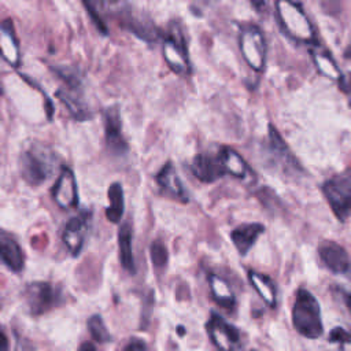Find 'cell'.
I'll return each mask as SVG.
<instances>
[{
  "label": "cell",
  "mask_w": 351,
  "mask_h": 351,
  "mask_svg": "<svg viewBox=\"0 0 351 351\" xmlns=\"http://www.w3.org/2000/svg\"><path fill=\"white\" fill-rule=\"evenodd\" d=\"M56 152L45 143L33 141L19 155L18 167L21 177L33 186L44 184L55 173Z\"/></svg>",
  "instance_id": "6da1fadb"
},
{
  "label": "cell",
  "mask_w": 351,
  "mask_h": 351,
  "mask_svg": "<svg viewBox=\"0 0 351 351\" xmlns=\"http://www.w3.org/2000/svg\"><path fill=\"white\" fill-rule=\"evenodd\" d=\"M292 324L299 335L307 339H318L324 333L319 303L315 296L300 288L292 306Z\"/></svg>",
  "instance_id": "7a4b0ae2"
},
{
  "label": "cell",
  "mask_w": 351,
  "mask_h": 351,
  "mask_svg": "<svg viewBox=\"0 0 351 351\" xmlns=\"http://www.w3.org/2000/svg\"><path fill=\"white\" fill-rule=\"evenodd\" d=\"M276 15L280 27L289 38L303 44H315V30L300 3L277 1Z\"/></svg>",
  "instance_id": "3957f363"
},
{
  "label": "cell",
  "mask_w": 351,
  "mask_h": 351,
  "mask_svg": "<svg viewBox=\"0 0 351 351\" xmlns=\"http://www.w3.org/2000/svg\"><path fill=\"white\" fill-rule=\"evenodd\" d=\"M162 53L166 64L178 75H189L192 71L188 55V45L178 22L173 21L162 40Z\"/></svg>",
  "instance_id": "277c9868"
},
{
  "label": "cell",
  "mask_w": 351,
  "mask_h": 351,
  "mask_svg": "<svg viewBox=\"0 0 351 351\" xmlns=\"http://www.w3.org/2000/svg\"><path fill=\"white\" fill-rule=\"evenodd\" d=\"M239 49L245 63L256 73H262L266 66L267 45L262 29L251 22L239 26Z\"/></svg>",
  "instance_id": "5b68a950"
},
{
  "label": "cell",
  "mask_w": 351,
  "mask_h": 351,
  "mask_svg": "<svg viewBox=\"0 0 351 351\" xmlns=\"http://www.w3.org/2000/svg\"><path fill=\"white\" fill-rule=\"evenodd\" d=\"M23 299L30 314L41 315L58 307L63 300V295L60 288L51 282L33 281L26 285Z\"/></svg>",
  "instance_id": "8992f818"
},
{
  "label": "cell",
  "mask_w": 351,
  "mask_h": 351,
  "mask_svg": "<svg viewBox=\"0 0 351 351\" xmlns=\"http://www.w3.org/2000/svg\"><path fill=\"white\" fill-rule=\"evenodd\" d=\"M322 192L337 219L346 221L351 214V176H333L324 182Z\"/></svg>",
  "instance_id": "52a82bcc"
},
{
  "label": "cell",
  "mask_w": 351,
  "mask_h": 351,
  "mask_svg": "<svg viewBox=\"0 0 351 351\" xmlns=\"http://www.w3.org/2000/svg\"><path fill=\"white\" fill-rule=\"evenodd\" d=\"M206 330L218 351H244L240 330L215 311H211Z\"/></svg>",
  "instance_id": "ba28073f"
},
{
  "label": "cell",
  "mask_w": 351,
  "mask_h": 351,
  "mask_svg": "<svg viewBox=\"0 0 351 351\" xmlns=\"http://www.w3.org/2000/svg\"><path fill=\"white\" fill-rule=\"evenodd\" d=\"M119 10L117 11V16L119 25L129 30L132 34L144 40L147 43H155L162 37L160 30L158 26L145 15V14H136L133 8L128 4H118Z\"/></svg>",
  "instance_id": "9c48e42d"
},
{
  "label": "cell",
  "mask_w": 351,
  "mask_h": 351,
  "mask_svg": "<svg viewBox=\"0 0 351 351\" xmlns=\"http://www.w3.org/2000/svg\"><path fill=\"white\" fill-rule=\"evenodd\" d=\"M90 218V211H81L77 215H73L62 230V241L73 256H78L85 244Z\"/></svg>",
  "instance_id": "30bf717a"
},
{
  "label": "cell",
  "mask_w": 351,
  "mask_h": 351,
  "mask_svg": "<svg viewBox=\"0 0 351 351\" xmlns=\"http://www.w3.org/2000/svg\"><path fill=\"white\" fill-rule=\"evenodd\" d=\"M267 152L274 163L280 170L288 173V174H295L298 171H302V167L299 166L298 160L289 151L288 145L280 136L278 130L273 126L269 125V136H267Z\"/></svg>",
  "instance_id": "8fae6325"
},
{
  "label": "cell",
  "mask_w": 351,
  "mask_h": 351,
  "mask_svg": "<svg viewBox=\"0 0 351 351\" xmlns=\"http://www.w3.org/2000/svg\"><path fill=\"white\" fill-rule=\"evenodd\" d=\"M51 193L55 204L63 210L73 208L78 204L77 181L73 170L69 166L60 167Z\"/></svg>",
  "instance_id": "7c38bea8"
},
{
  "label": "cell",
  "mask_w": 351,
  "mask_h": 351,
  "mask_svg": "<svg viewBox=\"0 0 351 351\" xmlns=\"http://www.w3.org/2000/svg\"><path fill=\"white\" fill-rule=\"evenodd\" d=\"M104 138L108 151L112 155H125L129 149L122 132L121 114L117 106H111L104 111Z\"/></svg>",
  "instance_id": "4fadbf2b"
},
{
  "label": "cell",
  "mask_w": 351,
  "mask_h": 351,
  "mask_svg": "<svg viewBox=\"0 0 351 351\" xmlns=\"http://www.w3.org/2000/svg\"><path fill=\"white\" fill-rule=\"evenodd\" d=\"M191 171L196 180L204 184L215 182L217 180L225 176V170L221 162V158L217 154L202 152L197 154L191 163Z\"/></svg>",
  "instance_id": "5bb4252c"
},
{
  "label": "cell",
  "mask_w": 351,
  "mask_h": 351,
  "mask_svg": "<svg viewBox=\"0 0 351 351\" xmlns=\"http://www.w3.org/2000/svg\"><path fill=\"white\" fill-rule=\"evenodd\" d=\"M155 181H156L160 192L165 196H167L173 200H177L180 203H188L189 202L188 192H186L177 170L174 169V166L170 162L163 165L162 169L156 173Z\"/></svg>",
  "instance_id": "9a60e30c"
},
{
  "label": "cell",
  "mask_w": 351,
  "mask_h": 351,
  "mask_svg": "<svg viewBox=\"0 0 351 351\" xmlns=\"http://www.w3.org/2000/svg\"><path fill=\"white\" fill-rule=\"evenodd\" d=\"M321 262L335 274H346L351 269V261L347 251L336 241L324 240L318 247Z\"/></svg>",
  "instance_id": "2e32d148"
},
{
  "label": "cell",
  "mask_w": 351,
  "mask_h": 351,
  "mask_svg": "<svg viewBox=\"0 0 351 351\" xmlns=\"http://www.w3.org/2000/svg\"><path fill=\"white\" fill-rule=\"evenodd\" d=\"M56 96L66 106L67 111L75 121H86L90 117L88 104L84 100V86L78 85H63L58 89Z\"/></svg>",
  "instance_id": "e0dca14e"
},
{
  "label": "cell",
  "mask_w": 351,
  "mask_h": 351,
  "mask_svg": "<svg viewBox=\"0 0 351 351\" xmlns=\"http://www.w3.org/2000/svg\"><path fill=\"white\" fill-rule=\"evenodd\" d=\"M218 155L221 158L225 174L232 176L233 178L241 181H252L255 180V173L247 163V160L233 148L221 147L218 149Z\"/></svg>",
  "instance_id": "ac0fdd59"
},
{
  "label": "cell",
  "mask_w": 351,
  "mask_h": 351,
  "mask_svg": "<svg viewBox=\"0 0 351 351\" xmlns=\"http://www.w3.org/2000/svg\"><path fill=\"white\" fill-rule=\"evenodd\" d=\"M0 256H1L3 265L8 270L14 273H21L25 267L23 250L21 248L16 239L5 230H1V234H0Z\"/></svg>",
  "instance_id": "d6986e66"
},
{
  "label": "cell",
  "mask_w": 351,
  "mask_h": 351,
  "mask_svg": "<svg viewBox=\"0 0 351 351\" xmlns=\"http://www.w3.org/2000/svg\"><path fill=\"white\" fill-rule=\"evenodd\" d=\"M265 232V226L259 222H247L236 226L230 232V239L240 255H247L255 245L259 236Z\"/></svg>",
  "instance_id": "ffe728a7"
},
{
  "label": "cell",
  "mask_w": 351,
  "mask_h": 351,
  "mask_svg": "<svg viewBox=\"0 0 351 351\" xmlns=\"http://www.w3.org/2000/svg\"><path fill=\"white\" fill-rule=\"evenodd\" d=\"M0 43H1V56L12 67L21 64V51L18 38L15 34L14 22L11 19H4L0 26Z\"/></svg>",
  "instance_id": "44dd1931"
},
{
  "label": "cell",
  "mask_w": 351,
  "mask_h": 351,
  "mask_svg": "<svg viewBox=\"0 0 351 351\" xmlns=\"http://www.w3.org/2000/svg\"><path fill=\"white\" fill-rule=\"evenodd\" d=\"M132 226L129 222L121 225L118 230V250H119V262L123 270L130 274L136 273V263L133 256V245H132Z\"/></svg>",
  "instance_id": "7402d4cb"
},
{
  "label": "cell",
  "mask_w": 351,
  "mask_h": 351,
  "mask_svg": "<svg viewBox=\"0 0 351 351\" xmlns=\"http://www.w3.org/2000/svg\"><path fill=\"white\" fill-rule=\"evenodd\" d=\"M248 281L252 285V288L256 291V293L262 298V300L271 308L277 304V288L274 281L263 273H259L256 270H248Z\"/></svg>",
  "instance_id": "603a6c76"
},
{
  "label": "cell",
  "mask_w": 351,
  "mask_h": 351,
  "mask_svg": "<svg viewBox=\"0 0 351 351\" xmlns=\"http://www.w3.org/2000/svg\"><path fill=\"white\" fill-rule=\"evenodd\" d=\"M207 280L211 298L215 300V303L228 310L233 308L236 304V298L229 282L215 273H210Z\"/></svg>",
  "instance_id": "cb8c5ba5"
},
{
  "label": "cell",
  "mask_w": 351,
  "mask_h": 351,
  "mask_svg": "<svg viewBox=\"0 0 351 351\" xmlns=\"http://www.w3.org/2000/svg\"><path fill=\"white\" fill-rule=\"evenodd\" d=\"M108 206L106 208V218L112 223H119L125 213V193L121 182H112L107 191Z\"/></svg>",
  "instance_id": "d4e9b609"
},
{
  "label": "cell",
  "mask_w": 351,
  "mask_h": 351,
  "mask_svg": "<svg viewBox=\"0 0 351 351\" xmlns=\"http://www.w3.org/2000/svg\"><path fill=\"white\" fill-rule=\"evenodd\" d=\"M311 58H313L315 67L318 69V71L321 74L326 75L328 78L337 80V81L341 78L340 70L336 66V62L332 59V56L328 51L321 49V48H314V49H311Z\"/></svg>",
  "instance_id": "484cf974"
},
{
  "label": "cell",
  "mask_w": 351,
  "mask_h": 351,
  "mask_svg": "<svg viewBox=\"0 0 351 351\" xmlns=\"http://www.w3.org/2000/svg\"><path fill=\"white\" fill-rule=\"evenodd\" d=\"M88 330L90 333V336L93 337V340H96L97 343H108L112 340L101 315L99 314H93L89 319H88Z\"/></svg>",
  "instance_id": "4316f807"
},
{
  "label": "cell",
  "mask_w": 351,
  "mask_h": 351,
  "mask_svg": "<svg viewBox=\"0 0 351 351\" xmlns=\"http://www.w3.org/2000/svg\"><path fill=\"white\" fill-rule=\"evenodd\" d=\"M149 255H151L152 265L156 269H163L167 265V259H169L167 248L160 240L152 241V244L149 247Z\"/></svg>",
  "instance_id": "83f0119b"
},
{
  "label": "cell",
  "mask_w": 351,
  "mask_h": 351,
  "mask_svg": "<svg viewBox=\"0 0 351 351\" xmlns=\"http://www.w3.org/2000/svg\"><path fill=\"white\" fill-rule=\"evenodd\" d=\"M84 7L86 8L88 15H89L90 19L93 21V25L96 26V29H97L103 36H106V34L108 33V27H107V25H106V22H104L101 14L99 12V10L95 8V4H93V3H84Z\"/></svg>",
  "instance_id": "f1b7e54d"
},
{
  "label": "cell",
  "mask_w": 351,
  "mask_h": 351,
  "mask_svg": "<svg viewBox=\"0 0 351 351\" xmlns=\"http://www.w3.org/2000/svg\"><path fill=\"white\" fill-rule=\"evenodd\" d=\"M329 341L339 343V344H348L351 343V333L341 326H336L329 333Z\"/></svg>",
  "instance_id": "f546056e"
},
{
  "label": "cell",
  "mask_w": 351,
  "mask_h": 351,
  "mask_svg": "<svg viewBox=\"0 0 351 351\" xmlns=\"http://www.w3.org/2000/svg\"><path fill=\"white\" fill-rule=\"evenodd\" d=\"M125 351H148V348H147V343L143 339L133 337L126 344Z\"/></svg>",
  "instance_id": "4dcf8cb0"
},
{
  "label": "cell",
  "mask_w": 351,
  "mask_h": 351,
  "mask_svg": "<svg viewBox=\"0 0 351 351\" xmlns=\"http://www.w3.org/2000/svg\"><path fill=\"white\" fill-rule=\"evenodd\" d=\"M339 86L343 92L351 93V73H347L346 75H341L339 80Z\"/></svg>",
  "instance_id": "1f68e13d"
},
{
  "label": "cell",
  "mask_w": 351,
  "mask_h": 351,
  "mask_svg": "<svg viewBox=\"0 0 351 351\" xmlns=\"http://www.w3.org/2000/svg\"><path fill=\"white\" fill-rule=\"evenodd\" d=\"M15 351H34V348L26 339H18Z\"/></svg>",
  "instance_id": "d6a6232c"
},
{
  "label": "cell",
  "mask_w": 351,
  "mask_h": 351,
  "mask_svg": "<svg viewBox=\"0 0 351 351\" xmlns=\"http://www.w3.org/2000/svg\"><path fill=\"white\" fill-rule=\"evenodd\" d=\"M77 351H97V350H96V347L93 346V343H90V341H84V343H81V346L78 347Z\"/></svg>",
  "instance_id": "836d02e7"
},
{
  "label": "cell",
  "mask_w": 351,
  "mask_h": 351,
  "mask_svg": "<svg viewBox=\"0 0 351 351\" xmlns=\"http://www.w3.org/2000/svg\"><path fill=\"white\" fill-rule=\"evenodd\" d=\"M1 351H8V339L5 332L1 333Z\"/></svg>",
  "instance_id": "e575fe53"
},
{
  "label": "cell",
  "mask_w": 351,
  "mask_h": 351,
  "mask_svg": "<svg viewBox=\"0 0 351 351\" xmlns=\"http://www.w3.org/2000/svg\"><path fill=\"white\" fill-rule=\"evenodd\" d=\"M344 302H346V306L351 314V292H344Z\"/></svg>",
  "instance_id": "d590c367"
}]
</instances>
